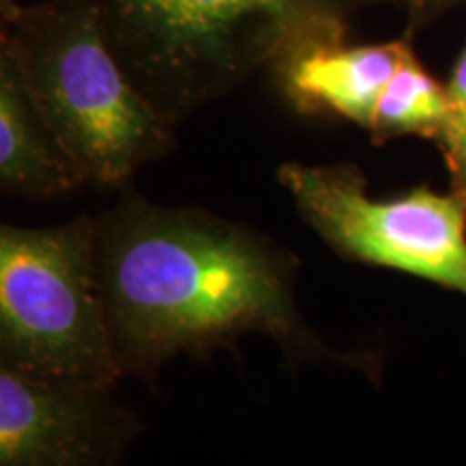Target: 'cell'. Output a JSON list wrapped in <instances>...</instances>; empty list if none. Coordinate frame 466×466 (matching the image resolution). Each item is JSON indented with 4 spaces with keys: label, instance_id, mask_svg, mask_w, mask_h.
Segmentation results:
<instances>
[{
    "label": "cell",
    "instance_id": "obj_4",
    "mask_svg": "<svg viewBox=\"0 0 466 466\" xmlns=\"http://www.w3.org/2000/svg\"><path fill=\"white\" fill-rule=\"evenodd\" d=\"M0 365L110 384L116 363L97 261V218L0 229Z\"/></svg>",
    "mask_w": 466,
    "mask_h": 466
},
{
    "label": "cell",
    "instance_id": "obj_3",
    "mask_svg": "<svg viewBox=\"0 0 466 466\" xmlns=\"http://www.w3.org/2000/svg\"><path fill=\"white\" fill-rule=\"evenodd\" d=\"M0 50L85 184L124 188L173 149V126L110 48L100 0H0Z\"/></svg>",
    "mask_w": 466,
    "mask_h": 466
},
{
    "label": "cell",
    "instance_id": "obj_2",
    "mask_svg": "<svg viewBox=\"0 0 466 466\" xmlns=\"http://www.w3.org/2000/svg\"><path fill=\"white\" fill-rule=\"evenodd\" d=\"M108 44L173 127L387 0H100ZM391 3V0H389Z\"/></svg>",
    "mask_w": 466,
    "mask_h": 466
},
{
    "label": "cell",
    "instance_id": "obj_10",
    "mask_svg": "<svg viewBox=\"0 0 466 466\" xmlns=\"http://www.w3.org/2000/svg\"><path fill=\"white\" fill-rule=\"evenodd\" d=\"M451 173V188L466 192V126L453 127L439 143Z\"/></svg>",
    "mask_w": 466,
    "mask_h": 466
},
{
    "label": "cell",
    "instance_id": "obj_12",
    "mask_svg": "<svg viewBox=\"0 0 466 466\" xmlns=\"http://www.w3.org/2000/svg\"><path fill=\"white\" fill-rule=\"evenodd\" d=\"M400 3L408 15L410 31H415V28L430 25L441 14H445L456 0H400Z\"/></svg>",
    "mask_w": 466,
    "mask_h": 466
},
{
    "label": "cell",
    "instance_id": "obj_7",
    "mask_svg": "<svg viewBox=\"0 0 466 466\" xmlns=\"http://www.w3.org/2000/svg\"><path fill=\"white\" fill-rule=\"evenodd\" d=\"M408 50L406 39L365 46L318 42L279 58L272 69L299 113L341 116L370 130L384 86Z\"/></svg>",
    "mask_w": 466,
    "mask_h": 466
},
{
    "label": "cell",
    "instance_id": "obj_1",
    "mask_svg": "<svg viewBox=\"0 0 466 466\" xmlns=\"http://www.w3.org/2000/svg\"><path fill=\"white\" fill-rule=\"evenodd\" d=\"M97 261L121 374L151 380L177 354L206 357L264 335L291 363L339 360L294 299L299 261L199 208H162L126 190L97 218Z\"/></svg>",
    "mask_w": 466,
    "mask_h": 466
},
{
    "label": "cell",
    "instance_id": "obj_11",
    "mask_svg": "<svg viewBox=\"0 0 466 466\" xmlns=\"http://www.w3.org/2000/svg\"><path fill=\"white\" fill-rule=\"evenodd\" d=\"M447 93H450L451 108H453V124L450 127V132H451L453 127L466 126V46H464L462 55H460V58H458L456 67H453L450 85H447Z\"/></svg>",
    "mask_w": 466,
    "mask_h": 466
},
{
    "label": "cell",
    "instance_id": "obj_6",
    "mask_svg": "<svg viewBox=\"0 0 466 466\" xmlns=\"http://www.w3.org/2000/svg\"><path fill=\"white\" fill-rule=\"evenodd\" d=\"M134 434L110 384L0 365V466H119Z\"/></svg>",
    "mask_w": 466,
    "mask_h": 466
},
{
    "label": "cell",
    "instance_id": "obj_9",
    "mask_svg": "<svg viewBox=\"0 0 466 466\" xmlns=\"http://www.w3.org/2000/svg\"><path fill=\"white\" fill-rule=\"evenodd\" d=\"M451 124L453 108L447 86L428 74L410 48L398 72L384 86L367 132L376 143L410 134L441 143Z\"/></svg>",
    "mask_w": 466,
    "mask_h": 466
},
{
    "label": "cell",
    "instance_id": "obj_8",
    "mask_svg": "<svg viewBox=\"0 0 466 466\" xmlns=\"http://www.w3.org/2000/svg\"><path fill=\"white\" fill-rule=\"evenodd\" d=\"M85 186L35 106L7 52L0 50V190L26 201H55Z\"/></svg>",
    "mask_w": 466,
    "mask_h": 466
},
{
    "label": "cell",
    "instance_id": "obj_5",
    "mask_svg": "<svg viewBox=\"0 0 466 466\" xmlns=\"http://www.w3.org/2000/svg\"><path fill=\"white\" fill-rule=\"evenodd\" d=\"M279 182L302 220L350 261L419 277L466 299V192L428 186L374 199L359 167L285 162Z\"/></svg>",
    "mask_w": 466,
    "mask_h": 466
}]
</instances>
